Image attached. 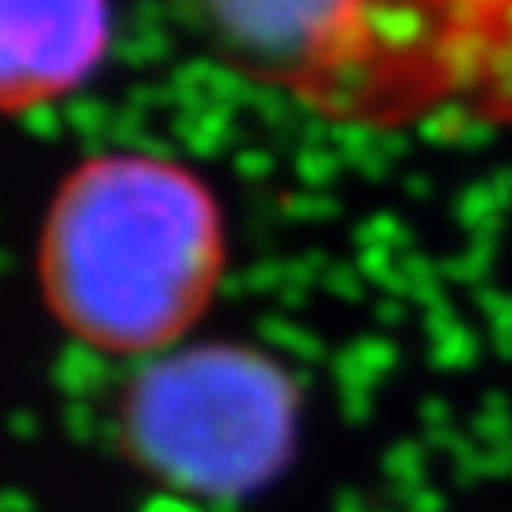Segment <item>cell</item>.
<instances>
[{"label":"cell","mask_w":512,"mask_h":512,"mask_svg":"<svg viewBox=\"0 0 512 512\" xmlns=\"http://www.w3.org/2000/svg\"><path fill=\"white\" fill-rule=\"evenodd\" d=\"M228 73L372 133L512 126V0H179Z\"/></svg>","instance_id":"1"},{"label":"cell","mask_w":512,"mask_h":512,"mask_svg":"<svg viewBox=\"0 0 512 512\" xmlns=\"http://www.w3.org/2000/svg\"><path fill=\"white\" fill-rule=\"evenodd\" d=\"M110 0H0V118L73 99L110 54Z\"/></svg>","instance_id":"4"},{"label":"cell","mask_w":512,"mask_h":512,"mask_svg":"<svg viewBox=\"0 0 512 512\" xmlns=\"http://www.w3.org/2000/svg\"><path fill=\"white\" fill-rule=\"evenodd\" d=\"M304 395L293 372L247 342L152 357L122 399V437L152 475L228 501L274 482L296 452Z\"/></svg>","instance_id":"3"},{"label":"cell","mask_w":512,"mask_h":512,"mask_svg":"<svg viewBox=\"0 0 512 512\" xmlns=\"http://www.w3.org/2000/svg\"><path fill=\"white\" fill-rule=\"evenodd\" d=\"M228 274V220L190 164L114 148L57 183L35 239L42 308L80 349L152 361L198 330Z\"/></svg>","instance_id":"2"}]
</instances>
